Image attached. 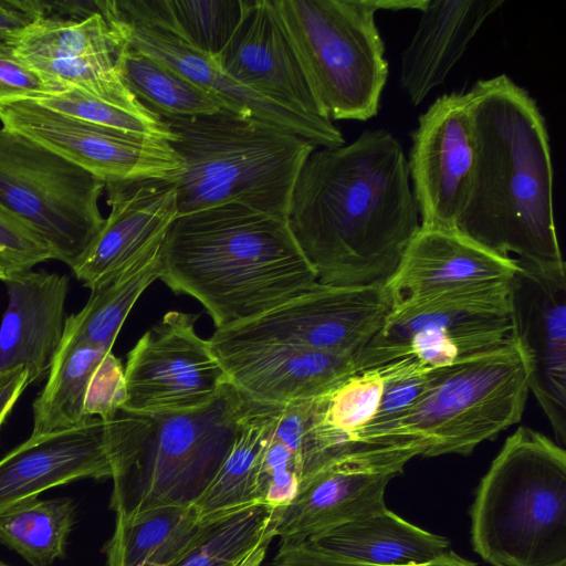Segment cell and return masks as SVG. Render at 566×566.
I'll list each match as a JSON object with an SVG mask.
<instances>
[{
    "label": "cell",
    "mask_w": 566,
    "mask_h": 566,
    "mask_svg": "<svg viewBox=\"0 0 566 566\" xmlns=\"http://www.w3.org/2000/svg\"><path fill=\"white\" fill-rule=\"evenodd\" d=\"M283 25L325 115L376 116L388 78L375 15L379 0H274Z\"/></svg>",
    "instance_id": "7"
},
{
    "label": "cell",
    "mask_w": 566,
    "mask_h": 566,
    "mask_svg": "<svg viewBox=\"0 0 566 566\" xmlns=\"http://www.w3.org/2000/svg\"><path fill=\"white\" fill-rule=\"evenodd\" d=\"M276 510L264 503L208 522L200 541L176 566H244L275 537Z\"/></svg>",
    "instance_id": "35"
},
{
    "label": "cell",
    "mask_w": 566,
    "mask_h": 566,
    "mask_svg": "<svg viewBox=\"0 0 566 566\" xmlns=\"http://www.w3.org/2000/svg\"><path fill=\"white\" fill-rule=\"evenodd\" d=\"M159 265V280L200 302L216 329L249 321L318 282L286 218L238 203L178 216Z\"/></svg>",
    "instance_id": "3"
},
{
    "label": "cell",
    "mask_w": 566,
    "mask_h": 566,
    "mask_svg": "<svg viewBox=\"0 0 566 566\" xmlns=\"http://www.w3.org/2000/svg\"><path fill=\"white\" fill-rule=\"evenodd\" d=\"M75 520L71 499H31L0 513V544L31 566H50L65 555Z\"/></svg>",
    "instance_id": "33"
},
{
    "label": "cell",
    "mask_w": 566,
    "mask_h": 566,
    "mask_svg": "<svg viewBox=\"0 0 566 566\" xmlns=\"http://www.w3.org/2000/svg\"><path fill=\"white\" fill-rule=\"evenodd\" d=\"M36 19L33 0H0V35L20 30Z\"/></svg>",
    "instance_id": "43"
},
{
    "label": "cell",
    "mask_w": 566,
    "mask_h": 566,
    "mask_svg": "<svg viewBox=\"0 0 566 566\" xmlns=\"http://www.w3.org/2000/svg\"><path fill=\"white\" fill-rule=\"evenodd\" d=\"M503 0H427L401 54L400 85L418 106L441 85Z\"/></svg>",
    "instance_id": "24"
},
{
    "label": "cell",
    "mask_w": 566,
    "mask_h": 566,
    "mask_svg": "<svg viewBox=\"0 0 566 566\" xmlns=\"http://www.w3.org/2000/svg\"><path fill=\"white\" fill-rule=\"evenodd\" d=\"M342 558L376 566H416L447 552L446 537L403 520L387 507L306 541Z\"/></svg>",
    "instance_id": "25"
},
{
    "label": "cell",
    "mask_w": 566,
    "mask_h": 566,
    "mask_svg": "<svg viewBox=\"0 0 566 566\" xmlns=\"http://www.w3.org/2000/svg\"><path fill=\"white\" fill-rule=\"evenodd\" d=\"M411 142L407 165L420 226L455 229L476 156L468 92L437 97L419 117Z\"/></svg>",
    "instance_id": "18"
},
{
    "label": "cell",
    "mask_w": 566,
    "mask_h": 566,
    "mask_svg": "<svg viewBox=\"0 0 566 566\" xmlns=\"http://www.w3.org/2000/svg\"><path fill=\"white\" fill-rule=\"evenodd\" d=\"M151 420L122 412L74 428L31 436L0 459V513L49 489L81 479L120 482L134 464Z\"/></svg>",
    "instance_id": "11"
},
{
    "label": "cell",
    "mask_w": 566,
    "mask_h": 566,
    "mask_svg": "<svg viewBox=\"0 0 566 566\" xmlns=\"http://www.w3.org/2000/svg\"><path fill=\"white\" fill-rule=\"evenodd\" d=\"M507 281L394 303L378 333L352 358V374L410 356L438 366L509 344Z\"/></svg>",
    "instance_id": "9"
},
{
    "label": "cell",
    "mask_w": 566,
    "mask_h": 566,
    "mask_svg": "<svg viewBox=\"0 0 566 566\" xmlns=\"http://www.w3.org/2000/svg\"><path fill=\"white\" fill-rule=\"evenodd\" d=\"M290 229L322 284H385L420 228L399 140L368 129L354 142L316 148L287 211Z\"/></svg>",
    "instance_id": "1"
},
{
    "label": "cell",
    "mask_w": 566,
    "mask_h": 566,
    "mask_svg": "<svg viewBox=\"0 0 566 566\" xmlns=\"http://www.w3.org/2000/svg\"><path fill=\"white\" fill-rule=\"evenodd\" d=\"M112 55L69 60H24L61 90L75 88L105 102L132 109L144 107L124 83Z\"/></svg>",
    "instance_id": "37"
},
{
    "label": "cell",
    "mask_w": 566,
    "mask_h": 566,
    "mask_svg": "<svg viewBox=\"0 0 566 566\" xmlns=\"http://www.w3.org/2000/svg\"><path fill=\"white\" fill-rule=\"evenodd\" d=\"M0 566H9V565H7V564H4V563L0 562Z\"/></svg>",
    "instance_id": "45"
},
{
    "label": "cell",
    "mask_w": 566,
    "mask_h": 566,
    "mask_svg": "<svg viewBox=\"0 0 566 566\" xmlns=\"http://www.w3.org/2000/svg\"><path fill=\"white\" fill-rule=\"evenodd\" d=\"M214 60L249 91L293 112L331 120L313 93L274 0H248L238 29Z\"/></svg>",
    "instance_id": "19"
},
{
    "label": "cell",
    "mask_w": 566,
    "mask_h": 566,
    "mask_svg": "<svg viewBox=\"0 0 566 566\" xmlns=\"http://www.w3.org/2000/svg\"><path fill=\"white\" fill-rule=\"evenodd\" d=\"M108 217L72 270L93 289L160 247L178 217L175 184L160 179L106 182Z\"/></svg>",
    "instance_id": "20"
},
{
    "label": "cell",
    "mask_w": 566,
    "mask_h": 566,
    "mask_svg": "<svg viewBox=\"0 0 566 566\" xmlns=\"http://www.w3.org/2000/svg\"><path fill=\"white\" fill-rule=\"evenodd\" d=\"M29 385L24 367L0 368V427Z\"/></svg>",
    "instance_id": "42"
},
{
    "label": "cell",
    "mask_w": 566,
    "mask_h": 566,
    "mask_svg": "<svg viewBox=\"0 0 566 566\" xmlns=\"http://www.w3.org/2000/svg\"><path fill=\"white\" fill-rule=\"evenodd\" d=\"M0 123L105 184L139 179L174 182L181 171V161L168 142L91 124L32 101L1 104Z\"/></svg>",
    "instance_id": "15"
},
{
    "label": "cell",
    "mask_w": 566,
    "mask_h": 566,
    "mask_svg": "<svg viewBox=\"0 0 566 566\" xmlns=\"http://www.w3.org/2000/svg\"><path fill=\"white\" fill-rule=\"evenodd\" d=\"M112 349L78 343L60 348L48 374V380L32 405L31 436L74 428L87 421L84 400L91 376Z\"/></svg>",
    "instance_id": "31"
},
{
    "label": "cell",
    "mask_w": 566,
    "mask_h": 566,
    "mask_svg": "<svg viewBox=\"0 0 566 566\" xmlns=\"http://www.w3.org/2000/svg\"><path fill=\"white\" fill-rule=\"evenodd\" d=\"M0 36L27 61L117 56L125 44L101 13L80 21L39 18L20 30Z\"/></svg>",
    "instance_id": "32"
},
{
    "label": "cell",
    "mask_w": 566,
    "mask_h": 566,
    "mask_svg": "<svg viewBox=\"0 0 566 566\" xmlns=\"http://www.w3.org/2000/svg\"><path fill=\"white\" fill-rule=\"evenodd\" d=\"M528 394L525 363L513 339L437 366L415 405L386 422L361 429L353 446L413 443L427 458L469 455L521 420Z\"/></svg>",
    "instance_id": "6"
},
{
    "label": "cell",
    "mask_w": 566,
    "mask_h": 566,
    "mask_svg": "<svg viewBox=\"0 0 566 566\" xmlns=\"http://www.w3.org/2000/svg\"><path fill=\"white\" fill-rule=\"evenodd\" d=\"M201 53L216 57L238 29L248 0H127Z\"/></svg>",
    "instance_id": "34"
},
{
    "label": "cell",
    "mask_w": 566,
    "mask_h": 566,
    "mask_svg": "<svg viewBox=\"0 0 566 566\" xmlns=\"http://www.w3.org/2000/svg\"><path fill=\"white\" fill-rule=\"evenodd\" d=\"M564 566H566V565H564Z\"/></svg>",
    "instance_id": "46"
},
{
    "label": "cell",
    "mask_w": 566,
    "mask_h": 566,
    "mask_svg": "<svg viewBox=\"0 0 566 566\" xmlns=\"http://www.w3.org/2000/svg\"><path fill=\"white\" fill-rule=\"evenodd\" d=\"M277 407L250 402L228 454L192 505L202 523L263 503L261 455Z\"/></svg>",
    "instance_id": "27"
},
{
    "label": "cell",
    "mask_w": 566,
    "mask_h": 566,
    "mask_svg": "<svg viewBox=\"0 0 566 566\" xmlns=\"http://www.w3.org/2000/svg\"><path fill=\"white\" fill-rule=\"evenodd\" d=\"M411 358L350 374L316 398L312 432L324 459L354 447V437L376 416L387 382Z\"/></svg>",
    "instance_id": "28"
},
{
    "label": "cell",
    "mask_w": 566,
    "mask_h": 566,
    "mask_svg": "<svg viewBox=\"0 0 566 566\" xmlns=\"http://www.w3.org/2000/svg\"><path fill=\"white\" fill-rule=\"evenodd\" d=\"M161 245L91 289L84 307L66 317L59 349L78 343H91L112 349L136 301L160 277Z\"/></svg>",
    "instance_id": "29"
},
{
    "label": "cell",
    "mask_w": 566,
    "mask_h": 566,
    "mask_svg": "<svg viewBox=\"0 0 566 566\" xmlns=\"http://www.w3.org/2000/svg\"><path fill=\"white\" fill-rule=\"evenodd\" d=\"M422 450L413 443L357 444L335 455L300 484L294 499L276 510L280 544H296L386 507L388 483Z\"/></svg>",
    "instance_id": "14"
},
{
    "label": "cell",
    "mask_w": 566,
    "mask_h": 566,
    "mask_svg": "<svg viewBox=\"0 0 566 566\" xmlns=\"http://www.w3.org/2000/svg\"><path fill=\"white\" fill-rule=\"evenodd\" d=\"M126 400L125 371L122 361L107 352L94 369L85 394L84 413L112 420L119 415Z\"/></svg>",
    "instance_id": "39"
},
{
    "label": "cell",
    "mask_w": 566,
    "mask_h": 566,
    "mask_svg": "<svg viewBox=\"0 0 566 566\" xmlns=\"http://www.w3.org/2000/svg\"><path fill=\"white\" fill-rule=\"evenodd\" d=\"M391 305L385 284L316 282L249 321L216 329L210 338L276 343L353 358L378 333Z\"/></svg>",
    "instance_id": "13"
},
{
    "label": "cell",
    "mask_w": 566,
    "mask_h": 566,
    "mask_svg": "<svg viewBox=\"0 0 566 566\" xmlns=\"http://www.w3.org/2000/svg\"><path fill=\"white\" fill-rule=\"evenodd\" d=\"M160 118L174 135L169 144L181 161L174 181L178 216L238 203L287 219L294 185L315 145L227 108Z\"/></svg>",
    "instance_id": "4"
},
{
    "label": "cell",
    "mask_w": 566,
    "mask_h": 566,
    "mask_svg": "<svg viewBox=\"0 0 566 566\" xmlns=\"http://www.w3.org/2000/svg\"><path fill=\"white\" fill-rule=\"evenodd\" d=\"M0 36V105L61 92Z\"/></svg>",
    "instance_id": "40"
},
{
    "label": "cell",
    "mask_w": 566,
    "mask_h": 566,
    "mask_svg": "<svg viewBox=\"0 0 566 566\" xmlns=\"http://www.w3.org/2000/svg\"><path fill=\"white\" fill-rule=\"evenodd\" d=\"M207 524L192 505L116 513L105 545L106 566H176L200 541Z\"/></svg>",
    "instance_id": "26"
},
{
    "label": "cell",
    "mask_w": 566,
    "mask_h": 566,
    "mask_svg": "<svg viewBox=\"0 0 566 566\" xmlns=\"http://www.w3.org/2000/svg\"><path fill=\"white\" fill-rule=\"evenodd\" d=\"M197 315L167 312L127 355L126 400L120 412L154 418L210 405L229 382L209 339L195 329Z\"/></svg>",
    "instance_id": "12"
},
{
    "label": "cell",
    "mask_w": 566,
    "mask_h": 566,
    "mask_svg": "<svg viewBox=\"0 0 566 566\" xmlns=\"http://www.w3.org/2000/svg\"><path fill=\"white\" fill-rule=\"evenodd\" d=\"M249 406L228 382L202 409L150 418L137 459L113 485L115 514L193 505L228 454Z\"/></svg>",
    "instance_id": "8"
},
{
    "label": "cell",
    "mask_w": 566,
    "mask_h": 566,
    "mask_svg": "<svg viewBox=\"0 0 566 566\" xmlns=\"http://www.w3.org/2000/svg\"><path fill=\"white\" fill-rule=\"evenodd\" d=\"M116 67L136 99L159 117L190 118L223 108L175 67L126 44L117 54Z\"/></svg>",
    "instance_id": "30"
},
{
    "label": "cell",
    "mask_w": 566,
    "mask_h": 566,
    "mask_svg": "<svg viewBox=\"0 0 566 566\" xmlns=\"http://www.w3.org/2000/svg\"><path fill=\"white\" fill-rule=\"evenodd\" d=\"M518 262V261H517ZM515 340L528 389L559 446L566 443V263L535 266L518 262L507 281Z\"/></svg>",
    "instance_id": "16"
},
{
    "label": "cell",
    "mask_w": 566,
    "mask_h": 566,
    "mask_svg": "<svg viewBox=\"0 0 566 566\" xmlns=\"http://www.w3.org/2000/svg\"><path fill=\"white\" fill-rule=\"evenodd\" d=\"M471 542L492 566L566 565V451L518 427L481 479Z\"/></svg>",
    "instance_id": "5"
},
{
    "label": "cell",
    "mask_w": 566,
    "mask_h": 566,
    "mask_svg": "<svg viewBox=\"0 0 566 566\" xmlns=\"http://www.w3.org/2000/svg\"><path fill=\"white\" fill-rule=\"evenodd\" d=\"M105 182L46 147L0 127V203L35 228L55 260L76 266L101 230Z\"/></svg>",
    "instance_id": "10"
},
{
    "label": "cell",
    "mask_w": 566,
    "mask_h": 566,
    "mask_svg": "<svg viewBox=\"0 0 566 566\" xmlns=\"http://www.w3.org/2000/svg\"><path fill=\"white\" fill-rule=\"evenodd\" d=\"M69 276L32 270L7 281L0 324V368L24 367L30 385L48 376L65 327Z\"/></svg>",
    "instance_id": "23"
},
{
    "label": "cell",
    "mask_w": 566,
    "mask_h": 566,
    "mask_svg": "<svg viewBox=\"0 0 566 566\" xmlns=\"http://www.w3.org/2000/svg\"><path fill=\"white\" fill-rule=\"evenodd\" d=\"M32 102L102 127L170 143L174 135L164 120L147 108L132 109L75 88L41 95Z\"/></svg>",
    "instance_id": "36"
},
{
    "label": "cell",
    "mask_w": 566,
    "mask_h": 566,
    "mask_svg": "<svg viewBox=\"0 0 566 566\" xmlns=\"http://www.w3.org/2000/svg\"><path fill=\"white\" fill-rule=\"evenodd\" d=\"M268 551H263L259 554H256L249 563H247L244 566H260L262 562L265 558Z\"/></svg>",
    "instance_id": "44"
},
{
    "label": "cell",
    "mask_w": 566,
    "mask_h": 566,
    "mask_svg": "<svg viewBox=\"0 0 566 566\" xmlns=\"http://www.w3.org/2000/svg\"><path fill=\"white\" fill-rule=\"evenodd\" d=\"M209 342L228 381L252 403L315 398L352 374L349 357L276 343Z\"/></svg>",
    "instance_id": "21"
},
{
    "label": "cell",
    "mask_w": 566,
    "mask_h": 566,
    "mask_svg": "<svg viewBox=\"0 0 566 566\" xmlns=\"http://www.w3.org/2000/svg\"><path fill=\"white\" fill-rule=\"evenodd\" d=\"M56 259L46 239L0 203V281Z\"/></svg>",
    "instance_id": "38"
},
{
    "label": "cell",
    "mask_w": 566,
    "mask_h": 566,
    "mask_svg": "<svg viewBox=\"0 0 566 566\" xmlns=\"http://www.w3.org/2000/svg\"><path fill=\"white\" fill-rule=\"evenodd\" d=\"M102 14L126 45L175 67L217 98L223 108L280 126L317 148L345 144L332 120L293 112L249 91L224 73L213 57L192 48L165 24L136 11L127 0H103Z\"/></svg>",
    "instance_id": "17"
},
{
    "label": "cell",
    "mask_w": 566,
    "mask_h": 566,
    "mask_svg": "<svg viewBox=\"0 0 566 566\" xmlns=\"http://www.w3.org/2000/svg\"><path fill=\"white\" fill-rule=\"evenodd\" d=\"M517 260L497 254L455 229L420 226L385 287L392 304L409 297L507 281Z\"/></svg>",
    "instance_id": "22"
},
{
    "label": "cell",
    "mask_w": 566,
    "mask_h": 566,
    "mask_svg": "<svg viewBox=\"0 0 566 566\" xmlns=\"http://www.w3.org/2000/svg\"><path fill=\"white\" fill-rule=\"evenodd\" d=\"M468 95L476 156L455 230L521 263H565L554 220L549 137L536 101L506 74L478 80Z\"/></svg>",
    "instance_id": "2"
},
{
    "label": "cell",
    "mask_w": 566,
    "mask_h": 566,
    "mask_svg": "<svg viewBox=\"0 0 566 566\" xmlns=\"http://www.w3.org/2000/svg\"><path fill=\"white\" fill-rule=\"evenodd\" d=\"M269 566H376L342 558L319 549L308 542L280 544ZM416 566H476L454 552L447 551L434 560Z\"/></svg>",
    "instance_id": "41"
}]
</instances>
